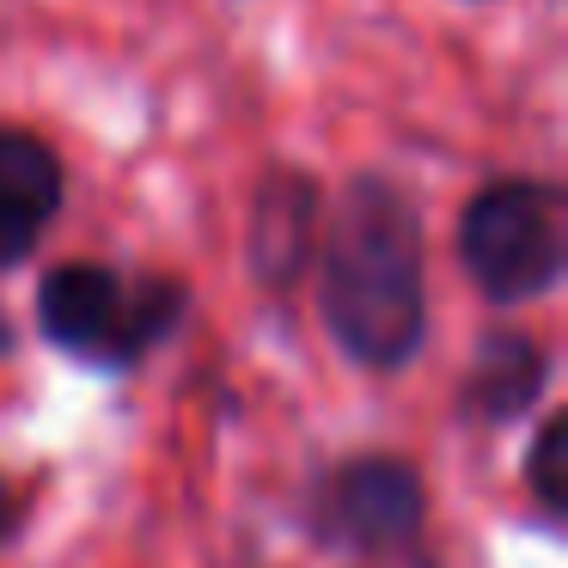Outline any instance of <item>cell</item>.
Listing matches in <instances>:
<instances>
[{"mask_svg":"<svg viewBox=\"0 0 568 568\" xmlns=\"http://www.w3.org/2000/svg\"><path fill=\"white\" fill-rule=\"evenodd\" d=\"M318 306L348 361L373 373L404 367L428 336L422 221L385 178H355L318 233Z\"/></svg>","mask_w":568,"mask_h":568,"instance_id":"cell-1","label":"cell"},{"mask_svg":"<svg viewBox=\"0 0 568 568\" xmlns=\"http://www.w3.org/2000/svg\"><path fill=\"white\" fill-rule=\"evenodd\" d=\"M184 318V287L165 275H123L104 263H62L38 287V324L55 348L99 373H129Z\"/></svg>","mask_w":568,"mask_h":568,"instance_id":"cell-2","label":"cell"},{"mask_svg":"<svg viewBox=\"0 0 568 568\" xmlns=\"http://www.w3.org/2000/svg\"><path fill=\"white\" fill-rule=\"evenodd\" d=\"M458 263L495 300H544L568 263V202L544 178H507L465 202L458 214Z\"/></svg>","mask_w":568,"mask_h":568,"instance_id":"cell-3","label":"cell"},{"mask_svg":"<svg viewBox=\"0 0 568 568\" xmlns=\"http://www.w3.org/2000/svg\"><path fill=\"white\" fill-rule=\"evenodd\" d=\"M422 477L404 458H355L331 477L324 495V531L355 550H397L422 531Z\"/></svg>","mask_w":568,"mask_h":568,"instance_id":"cell-4","label":"cell"},{"mask_svg":"<svg viewBox=\"0 0 568 568\" xmlns=\"http://www.w3.org/2000/svg\"><path fill=\"white\" fill-rule=\"evenodd\" d=\"M62 209V160L26 129H0V270L31 257Z\"/></svg>","mask_w":568,"mask_h":568,"instance_id":"cell-5","label":"cell"},{"mask_svg":"<svg viewBox=\"0 0 568 568\" xmlns=\"http://www.w3.org/2000/svg\"><path fill=\"white\" fill-rule=\"evenodd\" d=\"M318 221L324 202L312 190V178L300 172H275L257 196V214H251V263L270 287H287L318 251Z\"/></svg>","mask_w":568,"mask_h":568,"instance_id":"cell-6","label":"cell"},{"mask_svg":"<svg viewBox=\"0 0 568 568\" xmlns=\"http://www.w3.org/2000/svg\"><path fill=\"white\" fill-rule=\"evenodd\" d=\"M544 379H550V355H544L531 336H519V331L483 336L477 361H470V373H465V416L489 422V428L526 416V409L538 404Z\"/></svg>","mask_w":568,"mask_h":568,"instance_id":"cell-7","label":"cell"},{"mask_svg":"<svg viewBox=\"0 0 568 568\" xmlns=\"http://www.w3.org/2000/svg\"><path fill=\"white\" fill-rule=\"evenodd\" d=\"M568 416H550L538 428V440H531V458H526V477H531V495H538V507L550 519L568 514Z\"/></svg>","mask_w":568,"mask_h":568,"instance_id":"cell-8","label":"cell"},{"mask_svg":"<svg viewBox=\"0 0 568 568\" xmlns=\"http://www.w3.org/2000/svg\"><path fill=\"white\" fill-rule=\"evenodd\" d=\"M13 531V495H7V483H0V538Z\"/></svg>","mask_w":568,"mask_h":568,"instance_id":"cell-9","label":"cell"},{"mask_svg":"<svg viewBox=\"0 0 568 568\" xmlns=\"http://www.w3.org/2000/svg\"><path fill=\"white\" fill-rule=\"evenodd\" d=\"M0 355H13V324H7V312H0Z\"/></svg>","mask_w":568,"mask_h":568,"instance_id":"cell-10","label":"cell"}]
</instances>
